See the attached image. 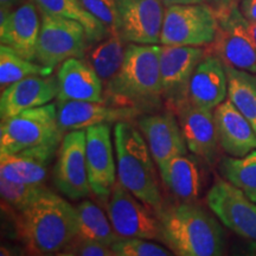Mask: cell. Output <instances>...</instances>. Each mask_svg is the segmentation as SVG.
Masks as SVG:
<instances>
[{"label": "cell", "mask_w": 256, "mask_h": 256, "mask_svg": "<svg viewBox=\"0 0 256 256\" xmlns=\"http://www.w3.org/2000/svg\"><path fill=\"white\" fill-rule=\"evenodd\" d=\"M19 240L31 254L56 255L78 235V210L44 188L14 215Z\"/></svg>", "instance_id": "cell-1"}, {"label": "cell", "mask_w": 256, "mask_h": 256, "mask_svg": "<svg viewBox=\"0 0 256 256\" xmlns=\"http://www.w3.org/2000/svg\"><path fill=\"white\" fill-rule=\"evenodd\" d=\"M160 46L128 43L119 72L104 86V102L142 113L162 104Z\"/></svg>", "instance_id": "cell-2"}, {"label": "cell", "mask_w": 256, "mask_h": 256, "mask_svg": "<svg viewBox=\"0 0 256 256\" xmlns=\"http://www.w3.org/2000/svg\"><path fill=\"white\" fill-rule=\"evenodd\" d=\"M162 241L178 256L223 254V230L200 206L184 202L159 212Z\"/></svg>", "instance_id": "cell-3"}, {"label": "cell", "mask_w": 256, "mask_h": 256, "mask_svg": "<svg viewBox=\"0 0 256 256\" xmlns=\"http://www.w3.org/2000/svg\"><path fill=\"white\" fill-rule=\"evenodd\" d=\"M113 133L118 182L159 214L162 209V197L156 162L142 133L128 121L115 122Z\"/></svg>", "instance_id": "cell-4"}, {"label": "cell", "mask_w": 256, "mask_h": 256, "mask_svg": "<svg viewBox=\"0 0 256 256\" xmlns=\"http://www.w3.org/2000/svg\"><path fill=\"white\" fill-rule=\"evenodd\" d=\"M218 18L209 4L168 6L160 44L176 46H211L215 40Z\"/></svg>", "instance_id": "cell-5"}, {"label": "cell", "mask_w": 256, "mask_h": 256, "mask_svg": "<svg viewBox=\"0 0 256 256\" xmlns=\"http://www.w3.org/2000/svg\"><path fill=\"white\" fill-rule=\"evenodd\" d=\"M89 40L84 26L72 19L40 12L36 60L55 68L69 58H83Z\"/></svg>", "instance_id": "cell-6"}, {"label": "cell", "mask_w": 256, "mask_h": 256, "mask_svg": "<svg viewBox=\"0 0 256 256\" xmlns=\"http://www.w3.org/2000/svg\"><path fill=\"white\" fill-rule=\"evenodd\" d=\"M57 104L30 108L8 119L0 126V156L12 154L46 142L56 133Z\"/></svg>", "instance_id": "cell-7"}, {"label": "cell", "mask_w": 256, "mask_h": 256, "mask_svg": "<svg viewBox=\"0 0 256 256\" xmlns=\"http://www.w3.org/2000/svg\"><path fill=\"white\" fill-rule=\"evenodd\" d=\"M216 14L218 28L211 44L214 55L226 66L256 74V46L241 10L234 2L228 10Z\"/></svg>", "instance_id": "cell-8"}, {"label": "cell", "mask_w": 256, "mask_h": 256, "mask_svg": "<svg viewBox=\"0 0 256 256\" xmlns=\"http://www.w3.org/2000/svg\"><path fill=\"white\" fill-rule=\"evenodd\" d=\"M108 217L115 234L120 238H147L162 241L160 220L156 218L139 200L116 182L110 192L107 206Z\"/></svg>", "instance_id": "cell-9"}, {"label": "cell", "mask_w": 256, "mask_h": 256, "mask_svg": "<svg viewBox=\"0 0 256 256\" xmlns=\"http://www.w3.org/2000/svg\"><path fill=\"white\" fill-rule=\"evenodd\" d=\"M52 179L57 190L69 200H78L89 196L92 188L86 159V130H72L63 136Z\"/></svg>", "instance_id": "cell-10"}, {"label": "cell", "mask_w": 256, "mask_h": 256, "mask_svg": "<svg viewBox=\"0 0 256 256\" xmlns=\"http://www.w3.org/2000/svg\"><path fill=\"white\" fill-rule=\"evenodd\" d=\"M210 210L226 228L256 247V203L228 180H217L206 194Z\"/></svg>", "instance_id": "cell-11"}, {"label": "cell", "mask_w": 256, "mask_h": 256, "mask_svg": "<svg viewBox=\"0 0 256 256\" xmlns=\"http://www.w3.org/2000/svg\"><path fill=\"white\" fill-rule=\"evenodd\" d=\"M206 56L200 46H160V76L162 98L174 110L188 98V83L198 63Z\"/></svg>", "instance_id": "cell-12"}, {"label": "cell", "mask_w": 256, "mask_h": 256, "mask_svg": "<svg viewBox=\"0 0 256 256\" xmlns=\"http://www.w3.org/2000/svg\"><path fill=\"white\" fill-rule=\"evenodd\" d=\"M118 32L127 43H160L165 5L162 0H116Z\"/></svg>", "instance_id": "cell-13"}, {"label": "cell", "mask_w": 256, "mask_h": 256, "mask_svg": "<svg viewBox=\"0 0 256 256\" xmlns=\"http://www.w3.org/2000/svg\"><path fill=\"white\" fill-rule=\"evenodd\" d=\"M62 136L58 132L40 145L0 156V176L19 184L43 185L63 140Z\"/></svg>", "instance_id": "cell-14"}, {"label": "cell", "mask_w": 256, "mask_h": 256, "mask_svg": "<svg viewBox=\"0 0 256 256\" xmlns=\"http://www.w3.org/2000/svg\"><path fill=\"white\" fill-rule=\"evenodd\" d=\"M86 159L92 191L101 198L110 197L116 183L110 124H95L86 130Z\"/></svg>", "instance_id": "cell-15"}, {"label": "cell", "mask_w": 256, "mask_h": 256, "mask_svg": "<svg viewBox=\"0 0 256 256\" xmlns=\"http://www.w3.org/2000/svg\"><path fill=\"white\" fill-rule=\"evenodd\" d=\"M57 127L63 134L87 130L100 124L128 121L142 115V112L128 107H118L106 102L57 101Z\"/></svg>", "instance_id": "cell-16"}, {"label": "cell", "mask_w": 256, "mask_h": 256, "mask_svg": "<svg viewBox=\"0 0 256 256\" xmlns=\"http://www.w3.org/2000/svg\"><path fill=\"white\" fill-rule=\"evenodd\" d=\"M138 127L145 138L158 168L174 156L186 154V142L174 110L139 115Z\"/></svg>", "instance_id": "cell-17"}, {"label": "cell", "mask_w": 256, "mask_h": 256, "mask_svg": "<svg viewBox=\"0 0 256 256\" xmlns=\"http://www.w3.org/2000/svg\"><path fill=\"white\" fill-rule=\"evenodd\" d=\"M174 112L177 114L188 148L209 164H214L220 144L212 110L198 107L185 100Z\"/></svg>", "instance_id": "cell-18"}, {"label": "cell", "mask_w": 256, "mask_h": 256, "mask_svg": "<svg viewBox=\"0 0 256 256\" xmlns=\"http://www.w3.org/2000/svg\"><path fill=\"white\" fill-rule=\"evenodd\" d=\"M36 4L23 2L5 17H0V42L24 58L36 60L40 19Z\"/></svg>", "instance_id": "cell-19"}, {"label": "cell", "mask_w": 256, "mask_h": 256, "mask_svg": "<svg viewBox=\"0 0 256 256\" xmlns=\"http://www.w3.org/2000/svg\"><path fill=\"white\" fill-rule=\"evenodd\" d=\"M58 95L57 78L51 76H30L17 81L4 90L0 96L2 120L14 116L30 108L50 104Z\"/></svg>", "instance_id": "cell-20"}, {"label": "cell", "mask_w": 256, "mask_h": 256, "mask_svg": "<svg viewBox=\"0 0 256 256\" xmlns=\"http://www.w3.org/2000/svg\"><path fill=\"white\" fill-rule=\"evenodd\" d=\"M228 96L226 64L216 55L204 56L198 63L188 83V98L191 104L215 110Z\"/></svg>", "instance_id": "cell-21"}, {"label": "cell", "mask_w": 256, "mask_h": 256, "mask_svg": "<svg viewBox=\"0 0 256 256\" xmlns=\"http://www.w3.org/2000/svg\"><path fill=\"white\" fill-rule=\"evenodd\" d=\"M57 101H104V86L95 70L82 58L64 60L57 72Z\"/></svg>", "instance_id": "cell-22"}, {"label": "cell", "mask_w": 256, "mask_h": 256, "mask_svg": "<svg viewBox=\"0 0 256 256\" xmlns=\"http://www.w3.org/2000/svg\"><path fill=\"white\" fill-rule=\"evenodd\" d=\"M217 139L228 154L243 156L256 150V132L250 122L229 100L215 108Z\"/></svg>", "instance_id": "cell-23"}, {"label": "cell", "mask_w": 256, "mask_h": 256, "mask_svg": "<svg viewBox=\"0 0 256 256\" xmlns=\"http://www.w3.org/2000/svg\"><path fill=\"white\" fill-rule=\"evenodd\" d=\"M158 168L162 183L174 196L184 202H191L198 197L200 190V170L190 156H174Z\"/></svg>", "instance_id": "cell-24"}, {"label": "cell", "mask_w": 256, "mask_h": 256, "mask_svg": "<svg viewBox=\"0 0 256 256\" xmlns=\"http://www.w3.org/2000/svg\"><path fill=\"white\" fill-rule=\"evenodd\" d=\"M43 14L58 16V17L72 19L84 26L90 44L98 43L110 36V31L88 12L80 0H32Z\"/></svg>", "instance_id": "cell-25"}, {"label": "cell", "mask_w": 256, "mask_h": 256, "mask_svg": "<svg viewBox=\"0 0 256 256\" xmlns=\"http://www.w3.org/2000/svg\"><path fill=\"white\" fill-rule=\"evenodd\" d=\"M124 43V38L119 34H110L96 43L86 57V62L95 70L104 86L107 84L122 66L126 52Z\"/></svg>", "instance_id": "cell-26"}, {"label": "cell", "mask_w": 256, "mask_h": 256, "mask_svg": "<svg viewBox=\"0 0 256 256\" xmlns=\"http://www.w3.org/2000/svg\"><path fill=\"white\" fill-rule=\"evenodd\" d=\"M228 100L238 108L256 132V74L226 66Z\"/></svg>", "instance_id": "cell-27"}, {"label": "cell", "mask_w": 256, "mask_h": 256, "mask_svg": "<svg viewBox=\"0 0 256 256\" xmlns=\"http://www.w3.org/2000/svg\"><path fill=\"white\" fill-rule=\"evenodd\" d=\"M78 216V236L110 246L120 238L114 232L104 212L90 200H82L76 206Z\"/></svg>", "instance_id": "cell-28"}, {"label": "cell", "mask_w": 256, "mask_h": 256, "mask_svg": "<svg viewBox=\"0 0 256 256\" xmlns=\"http://www.w3.org/2000/svg\"><path fill=\"white\" fill-rule=\"evenodd\" d=\"M54 68L24 58L11 48L0 46V87L4 90L12 83L30 76H49Z\"/></svg>", "instance_id": "cell-29"}, {"label": "cell", "mask_w": 256, "mask_h": 256, "mask_svg": "<svg viewBox=\"0 0 256 256\" xmlns=\"http://www.w3.org/2000/svg\"><path fill=\"white\" fill-rule=\"evenodd\" d=\"M220 172L226 180L243 191L256 188V151L238 158L223 159Z\"/></svg>", "instance_id": "cell-30"}, {"label": "cell", "mask_w": 256, "mask_h": 256, "mask_svg": "<svg viewBox=\"0 0 256 256\" xmlns=\"http://www.w3.org/2000/svg\"><path fill=\"white\" fill-rule=\"evenodd\" d=\"M43 185L19 184L0 176V194L2 208L12 214H17L26 208L44 190Z\"/></svg>", "instance_id": "cell-31"}, {"label": "cell", "mask_w": 256, "mask_h": 256, "mask_svg": "<svg viewBox=\"0 0 256 256\" xmlns=\"http://www.w3.org/2000/svg\"><path fill=\"white\" fill-rule=\"evenodd\" d=\"M114 254L116 256H170L168 252L158 243L147 238H119L112 244Z\"/></svg>", "instance_id": "cell-32"}, {"label": "cell", "mask_w": 256, "mask_h": 256, "mask_svg": "<svg viewBox=\"0 0 256 256\" xmlns=\"http://www.w3.org/2000/svg\"><path fill=\"white\" fill-rule=\"evenodd\" d=\"M88 12L107 28L110 34H119L116 0H80Z\"/></svg>", "instance_id": "cell-33"}, {"label": "cell", "mask_w": 256, "mask_h": 256, "mask_svg": "<svg viewBox=\"0 0 256 256\" xmlns=\"http://www.w3.org/2000/svg\"><path fill=\"white\" fill-rule=\"evenodd\" d=\"M58 255L63 256H113V249L104 243L92 241L76 236L69 244H66Z\"/></svg>", "instance_id": "cell-34"}, {"label": "cell", "mask_w": 256, "mask_h": 256, "mask_svg": "<svg viewBox=\"0 0 256 256\" xmlns=\"http://www.w3.org/2000/svg\"><path fill=\"white\" fill-rule=\"evenodd\" d=\"M240 10L249 22H256V0H241Z\"/></svg>", "instance_id": "cell-35"}, {"label": "cell", "mask_w": 256, "mask_h": 256, "mask_svg": "<svg viewBox=\"0 0 256 256\" xmlns=\"http://www.w3.org/2000/svg\"><path fill=\"white\" fill-rule=\"evenodd\" d=\"M22 2H23V0H0V12H2L0 17L8 16L12 10L20 5Z\"/></svg>", "instance_id": "cell-36"}, {"label": "cell", "mask_w": 256, "mask_h": 256, "mask_svg": "<svg viewBox=\"0 0 256 256\" xmlns=\"http://www.w3.org/2000/svg\"><path fill=\"white\" fill-rule=\"evenodd\" d=\"M208 2L216 12H223L228 10L235 2V0H208Z\"/></svg>", "instance_id": "cell-37"}, {"label": "cell", "mask_w": 256, "mask_h": 256, "mask_svg": "<svg viewBox=\"0 0 256 256\" xmlns=\"http://www.w3.org/2000/svg\"><path fill=\"white\" fill-rule=\"evenodd\" d=\"M164 2V5L168 8V6L172 5H185V4H200V2H204L206 0H162Z\"/></svg>", "instance_id": "cell-38"}, {"label": "cell", "mask_w": 256, "mask_h": 256, "mask_svg": "<svg viewBox=\"0 0 256 256\" xmlns=\"http://www.w3.org/2000/svg\"><path fill=\"white\" fill-rule=\"evenodd\" d=\"M247 28H248L249 34H250V36L252 38V40H254L255 46H256V22L247 20Z\"/></svg>", "instance_id": "cell-39"}, {"label": "cell", "mask_w": 256, "mask_h": 256, "mask_svg": "<svg viewBox=\"0 0 256 256\" xmlns=\"http://www.w3.org/2000/svg\"><path fill=\"white\" fill-rule=\"evenodd\" d=\"M244 194H247L249 200L254 202V203H256V188H252V190H247V191H244Z\"/></svg>", "instance_id": "cell-40"}]
</instances>
